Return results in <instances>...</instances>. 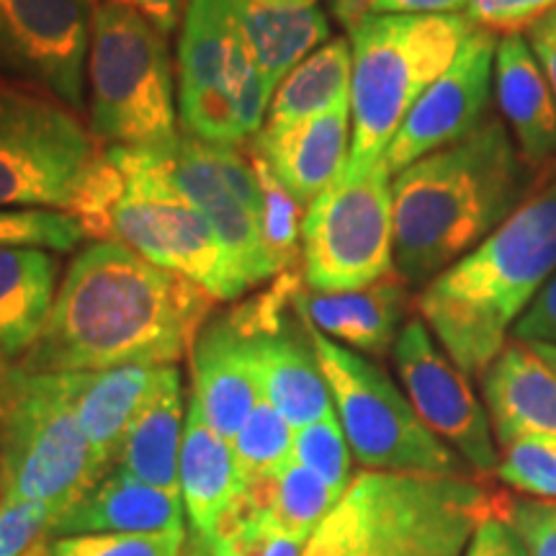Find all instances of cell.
Masks as SVG:
<instances>
[{"label":"cell","mask_w":556,"mask_h":556,"mask_svg":"<svg viewBox=\"0 0 556 556\" xmlns=\"http://www.w3.org/2000/svg\"><path fill=\"white\" fill-rule=\"evenodd\" d=\"M556 9V0H467V16L477 29L505 37L531 34Z\"/></svg>","instance_id":"obj_38"},{"label":"cell","mask_w":556,"mask_h":556,"mask_svg":"<svg viewBox=\"0 0 556 556\" xmlns=\"http://www.w3.org/2000/svg\"><path fill=\"white\" fill-rule=\"evenodd\" d=\"M464 556H528V554L523 544H520V539L510 531V526H507L500 516H490L477 526L475 536H471L469 548Z\"/></svg>","instance_id":"obj_41"},{"label":"cell","mask_w":556,"mask_h":556,"mask_svg":"<svg viewBox=\"0 0 556 556\" xmlns=\"http://www.w3.org/2000/svg\"><path fill=\"white\" fill-rule=\"evenodd\" d=\"M93 0H0V78L83 109Z\"/></svg>","instance_id":"obj_13"},{"label":"cell","mask_w":556,"mask_h":556,"mask_svg":"<svg viewBox=\"0 0 556 556\" xmlns=\"http://www.w3.org/2000/svg\"><path fill=\"white\" fill-rule=\"evenodd\" d=\"M510 497L469 477L361 471L302 556H462Z\"/></svg>","instance_id":"obj_5"},{"label":"cell","mask_w":556,"mask_h":556,"mask_svg":"<svg viewBox=\"0 0 556 556\" xmlns=\"http://www.w3.org/2000/svg\"><path fill=\"white\" fill-rule=\"evenodd\" d=\"M471 31L475 24L464 13H374L348 29L353 131L343 176H361L384 157L409 111Z\"/></svg>","instance_id":"obj_6"},{"label":"cell","mask_w":556,"mask_h":556,"mask_svg":"<svg viewBox=\"0 0 556 556\" xmlns=\"http://www.w3.org/2000/svg\"><path fill=\"white\" fill-rule=\"evenodd\" d=\"M86 240L80 222L60 208H0V248L70 253Z\"/></svg>","instance_id":"obj_34"},{"label":"cell","mask_w":556,"mask_h":556,"mask_svg":"<svg viewBox=\"0 0 556 556\" xmlns=\"http://www.w3.org/2000/svg\"><path fill=\"white\" fill-rule=\"evenodd\" d=\"M531 348L556 371V345H552V343H531Z\"/></svg>","instance_id":"obj_48"},{"label":"cell","mask_w":556,"mask_h":556,"mask_svg":"<svg viewBox=\"0 0 556 556\" xmlns=\"http://www.w3.org/2000/svg\"><path fill=\"white\" fill-rule=\"evenodd\" d=\"M556 274V165L544 184L462 261L422 287L415 304L464 377H482L507 330Z\"/></svg>","instance_id":"obj_3"},{"label":"cell","mask_w":556,"mask_h":556,"mask_svg":"<svg viewBox=\"0 0 556 556\" xmlns=\"http://www.w3.org/2000/svg\"><path fill=\"white\" fill-rule=\"evenodd\" d=\"M50 507L0 505V556H50Z\"/></svg>","instance_id":"obj_37"},{"label":"cell","mask_w":556,"mask_h":556,"mask_svg":"<svg viewBox=\"0 0 556 556\" xmlns=\"http://www.w3.org/2000/svg\"><path fill=\"white\" fill-rule=\"evenodd\" d=\"M5 486V446H3V422H0V503H3Z\"/></svg>","instance_id":"obj_49"},{"label":"cell","mask_w":556,"mask_h":556,"mask_svg":"<svg viewBox=\"0 0 556 556\" xmlns=\"http://www.w3.org/2000/svg\"><path fill=\"white\" fill-rule=\"evenodd\" d=\"M60 261L52 250L0 248V374L37 343L54 294Z\"/></svg>","instance_id":"obj_23"},{"label":"cell","mask_w":556,"mask_h":556,"mask_svg":"<svg viewBox=\"0 0 556 556\" xmlns=\"http://www.w3.org/2000/svg\"><path fill=\"white\" fill-rule=\"evenodd\" d=\"M307 325L319 368L328 381L332 405L353 456L368 471L402 475L467 477V462L458 458L430 430L413 402L371 361Z\"/></svg>","instance_id":"obj_9"},{"label":"cell","mask_w":556,"mask_h":556,"mask_svg":"<svg viewBox=\"0 0 556 556\" xmlns=\"http://www.w3.org/2000/svg\"><path fill=\"white\" fill-rule=\"evenodd\" d=\"M332 11L345 29H353L358 21L374 16V0H332Z\"/></svg>","instance_id":"obj_44"},{"label":"cell","mask_w":556,"mask_h":556,"mask_svg":"<svg viewBox=\"0 0 556 556\" xmlns=\"http://www.w3.org/2000/svg\"><path fill=\"white\" fill-rule=\"evenodd\" d=\"M351 103L287 127H263L250 150L266 160L270 173L299 204L309 206L345 173L351 157Z\"/></svg>","instance_id":"obj_18"},{"label":"cell","mask_w":556,"mask_h":556,"mask_svg":"<svg viewBox=\"0 0 556 556\" xmlns=\"http://www.w3.org/2000/svg\"><path fill=\"white\" fill-rule=\"evenodd\" d=\"M240 0H189L178 41L180 131L225 148H242L235 99L258 73L240 24Z\"/></svg>","instance_id":"obj_12"},{"label":"cell","mask_w":556,"mask_h":556,"mask_svg":"<svg viewBox=\"0 0 556 556\" xmlns=\"http://www.w3.org/2000/svg\"><path fill=\"white\" fill-rule=\"evenodd\" d=\"M516 340H526V343H552L556 345V274L539 296L533 299L513 328Z\"/></svg>","instance_id":"obj_40"},{"label":"cell","mask_w":556,"mask_h":556,"mask_svg":"<svg viewBox=\"0 0 556 556\" xmlns=\"http://www.w3.org/2000/svg\"><path fill=\"white\" fill-rule=\"evenodd\" d=\"M96 152L75 111L0 78V208L67 212Z\"/></svg>","instance_id":"obj_10"},{"label":"cell","mask_w":556,"mask_h":556,"mask_svg":"<svg viewBox=\"0 0 556 556\" xmlns=\"http://www.w3.org/2000/svg\"><path fill=\"white\" fill-rule=\"evenodd\" d=\"M186 531L88 533L50 541V556H184Z\"/></svg>","instance_id":"obj_35"},{"label":"cell","mask_w":556,"mask_h":556,"mask_svg":"<svg viewBox=\"0 0 556 556\" xmlns=\"http://www.w3.org/2000/svg\"><path fill=\"white\" fill-rule=\"evenodd\" d=\"M294 309L312 328L368 356H387L397 343L409 309L407 283L397 270L356 291L317 294L302 287Z\"/></svg>","instance_id":"obj_19"},{"label":"cell","mask_w":556,"mask_h":556,"mask_svg":"<svg viewBox=\"0 0 556 556\" xmlns=\"http://www.w3.org/2000/svg\"><path fill=\"white\" fill-rule=\"evenodd\" d=\"M351 41L343 37L330 39L278 83L263 127H287L332 111L340 103H351Z\"/></svg>","instance_id":"obj_28"},{"label":"cell","mask_w":556,"mask_h":556,"mask_svg":"<svg viewBox=\"0 0 556 556\" xmlns=\"http://www.w3.org/2000/svg\"><path fill=\"white\" fill-rule=\"evenodd\" d=\"M526 170L505 124L486 116L475 135L397 173L394 270L407 287H426L490 238L516 212Z\"/></svg>","instance_id":"obj_2"},{"label":"cell","mask_w":556,"mask_h":556,"mask_svg":"<svg viewBox=\"0 0 556 556\" xmlns=\"http://www.w3.org/2000/svg\"><path fill=\"white\" fill-rule=\"evenodd\" d=\"M229 446H232L240 482L248 486L274 477L289 462L294 451V428L270 402L263 400Z\"/></svg>","instance_id":"obj_32"},{"label":"cell","mask_w":556,"mask_h":556,"mask_svg":"<svg viewBox=\"0 0 556 556\" xmlns=\"http://www.w3.org/2000/svg\"><path fill=\"white\" fill-rule=\"evenodd\" d=\"M531 50H533V54H536L541 70H544L548 88H552L554 101H556V50L554 47L544 45V41H533V39H531Z\"/></svg>","instance_id":"obj_45"},{"label":"cell","mask_w":556,"mask_h":556,"mask_svg":"<svg viewBox=\"0 0 556 556\" xmlns=\"http://www.w3.org/2000/svg\"><path fill=\"white\" fill-rule=\"evenodd\" d=\"M184 387L176 366H160L155 389L131 422L116 467L139 482L180 497Z\"/></svg>","instance_id":"obj_25"},{"label":"cell","mask_w":556,"mask_h":556,"mask_svg":"<svg viewBox=\"0 0 556 556\" xmlns=\"http://www.w3.org/2000/svg\"><path fill=\"white\" fill-rule=\"evenodd\" d=\"M242 497L276 528L302 541H309L315 528L338 505L330 486L294 458H289L274 477L242 486Z\"/></svg>","instance_id":"obj_29"},{"label":"cell","mask_w":556,"mask_h":556,"mask_svg":"<svg viewBox=\"0 0 556 556\" xmlns=\"http://www.w3.org/2000/svg\"><path fill=\"white\" fill-rule=\"evenodd\" d=\"M240 24L250 58L274 96L299 62L330 41V21L317 9H266L253 0H240Z\"/></svg>","instance_id":"obj_27"},{"label":"cell","mask_w":556,"mask_h":556,"mask_svg":"<svg viewBox=\"0 0 556 556\" xmlns=\"http://www.w3.org/2000/svg\"><path fill=\"white\" fill-rule=\"evenodd\" d=\"M503 520L520 539L528 556H556V503L510 500Z\"/></svg>","instance_id":"obj_39"},{"label":"cell","mask_w":556,"mask_h":556,"mask_svg":"<svg viewBox=\"0 0 556 556\" xmlns=\"http://www.w3.org/2000/svg\"><path fill=\"white\" fill-rule=\"evenodd\" d=\"M253 3L266 5V9H283V11H299V9H315L317 0H253Z\"/></svg>","instance_id":"obj_47"},{"label":"cell","mask_w":556,"mask_h":556,"mask_svg":"<svg viewBox=\"0 0 556 556\" xmlns=\"http://www.w3.org/2000/svg\"><path fill=\"white\" fill-rule=\"evenodd\" d=\"M531 39L533 41H544V45L554 47V50H556V9L548 13L544 21H541L536 29L531 31Z\"/></svg>","instance_id":"obj_46"},{"label":"cell","mask_w":556,"mask_h":556,"mask_svg":"<svg viewBox=\"0 0 556 556\" xmlns=\"http://www.w3.org/2000/svg\"><path fill=\"white\" fill-rule=\"evenodd\" d=\"M467 0H374V13H464Z\"/></svg>","instance_id":"obj_43"},{"label":"cell","mask_w":556,"mask_h":556,"mask_svg":"<svg viewBox=\"0 0 556 556\" xmlns=\"http://www.w3.org/2000/svg\"><path fill=\"white\" fill-rule=\"evenodd\" d=\"M88 83L99 148H160L178 137L168 37L129 5L96 3Z\"/></svg>","instance_id":"obj_8"},{"label":"cell","mask_w":556,"mask_h":556,"mask_svg":"<svg viewBox=\"0 0 556 556\" xmlns=\"http://www.w3.org/2000/svg\"><path fill=\"white\" fill-rule=\"evenodd\" d=\"M116 3H124L129 5V9H135L139 16L148 18L160 34L168 37L180 21H184L189 0H116Z\"/></svg>","instance_id":"obj_42"},{"label":"cell","mask_w":556,"mask_h":556,"mask_svg":"<svg viewBox=\"0 0 556 556\" xmlns=\"http://www.w3.org/2000/svg\"><path fill=\"white\" fill-rule=\"evenodd\" d=\"M302 281L304 276L289 270L261 296L232 309L250 338L263 400L287 417L294 430L317 422L336 407L307 325L294 309V294Z\"/></svg>","instance_id":"obj_14"},{"label":"cell","mask_w":556,"mask_h":556,"mask_svg":"<svg viewBox=\"0 0 556 556\" xmlns=\"http://www.w3.org/2000/svg\"><path fill=\"white\" fill-rule=\"evenodd\" d=\"M495 475L513 490L556 500V441L526 438L503 448Z\"/></svg>","instance_id":"obj_36"},{"label":"cell","mask_w":556,"mask_h":556,"mask_svg":"<svg viewBox=\"0 0 556 556\" xmlns=\"http://www.w3.org/2000/svg\"><path fill=\"white\" fill-rule=\"evenodd\" d=\"M248 155L253 160L255 173H258L263 197L258 217L261 238L263 245H266L270 266H274L278 278L281 274L294 270L296 263L302 261V227L304 217H307V206L299 204V201L283 189L281 180L270 173L266 160L255 155L253 150H250Z\"/></svg>","instance_id":"obj_31"},{"label":"cell","mask_w":556,"mask_h":556,"mask_svg":"<svg viewBox=\"0 0 556 556\" xmlns=\"http://www.w3.org/2000/svg\"><path fill=\"white\" fill-rule=\"evenodd\" d=\"M482 394L500 446L526 438L556 441V371L526 340H507L482 374Z\"/></svg>","instance_id":"obj_20"},{"label":"cell","mask_w":556,"mask_h":556,"mask_svg":"<svg viewBox=\"0 0 556 556\" xmlns=\"http://www.w3.org/2000/svg\"><path fill=\"white\" fill-rule=\"evenodd\" d=\"M497 106L516 137L526 168H552L556 101L536 54L523 37L500 39L495 54Z\"/></svg>","instance_id":"obj_22"},{"label":"cell","mask_w":556,"mask_h":556,"mask_svg":"<svg viewBox=\"0 0 556 556\" xmlns=\"http://www.w3.org/2000/svg\"><path fill=\"white\" fill-rule=\"evenodd\" d=\"M291 458L307 467L330 486L338 500L345 495L351 479V446L340 426L336 409L330 415L319 417L317 422L294 430V451Z\"/></svg>","instance_id":"obj_33"},{"label":"cell","mask_w":556,"mask_h":556,"mask_svg":"<svg viewBox=\"0 0 556 556\" xmlns=\"http://www.w3.org/2000/svg\"><path fill=\"white\" fill-rule=\"evenodd\" d=\"M67 214L80 222L86 240L127 245L217 302L248 291L212 222L165 180L152 148H99Z\"/></svg>","instance_id":"obj_4"},{"label":"cell","mask_w":556,"mask_h":556,"mask_svg":"<svg viewBox=\"0 0 556 556\" xmlns=\"http://www.w3.org/2000/svg\"><path fill=\"white\" fill-rule=\"evenodd\" d=\"M178 477L180 497L193 528L191 536L208 539L229 507L238 503L242 482L235 467L232 446L219 433H214L193 397L186 409Z\"/></svg>","instance_id":"obj_24"},{"label":"cell","mask_w":556,"mask_h":556,"mask_svg":"<svg viewBox=\"0 0 556 556\" xmlns=\"http://www.w3.org/2000/svg\"><path fill=\"white\" fill-rule=\"evenodd\" d=\"M304 546L307 541L276 528L263 513L253 510L240 492L217 531L208 539L191 536L184 556H302Z\"/></svg>","instance_id":"obj_30"},{"label":"cell","mask_w":556,"mask_h":556,"mask_svg":"<svg viewBox=\"0 0 556 556\" xmlns=\"http://www.w3.org/2000/svg\"><path fill=\"white\" fill-rule=\"evenodd\" d=\"M199 283L119 242H90L62 276L50 317L18 368L88 374L122 366H176L212 315Z\"/></svg>","instance_id":"obj_1"},{"label":"cell","mask_w":556,"mask_h":556,"mask_svg":"<svg viewBox=\"0 0 556 556\" xmlns=\"http://www.w3.org/2000/svg\"><path fill=\"white\" fill-rule=\"evenodd\" d=\"M78 387L80 374H31L18 366L0 374L5 446L0 505L39 503L60 518L109 475L78 422Z\"/></svg>","instance_id":"obj_7"},{"label":"cell","mask_w":556,"mask_h":556,"mask_svg":"<svg viewBox=\"0 0 556 556\" xmlns=\"http://www.w3.org/2000/svg\"><path fill=\"white\" fill-rule=\"evenodd\" d=\"M184 497L139 482L116 467L78 505L52 520L50 539L184 531Z\"/></svg>","instance_id":"obj_21"},{"label":"cell","mask_w":556,"mask_h":556,"mask_svg":"<svg viewBox=\"0 0 556 556\" xmlns=\"http://www.w3.org/2000/svg\"><path fill=\"white\" fill-rule=\"evenodd\" d=\"M193 392L206 422L227 443L263 402V387L255 368L250 338L235 312L208 317L191 345Z\"/></svg>","instance_id":"obj_17"},{"label":"cell","mask_w":556,"mask_h":556,"mask_svg":"<svg viewBox=\"0 0 556 556\" xmlns=\"http://www.w3.org/2000/svg\"><path fill=\"white\" fill-rule=\"evenodd\" d=\"M497 45L495 34L475 26L451 67L422 93L387 148L381 165L389 176L394 178L407 165L462 142L482 127L492 101Z\"/></svg>","instance_id":"obj_16"},{"label":"cell","mask_w":556,"mask_h":556,"mask_svg":"<svg viewBox=\"0 0 556 556\" xmlns=\"http://www.w3.org/2000/svg\"><path fill=\"white\" fill-rule=\"evenodd\" d=\"M160 366H122L80 374L75 413L90 448L106 471L116 469L124 438L155 389Z\"/></svg>","instance_id":"obj_26"},{"label":"cell","mask_w":556,"mask_h":556,"mask_svg":"<svg viewBox=\"0 0 556 556\" xmlns=\"http://www.w3.org/2000/svg\"><path fill=\"white\" fill-rule=\"evenodd\" d=\"M389 274H394L392 176L379 160L361 176H340L307 206L302 276L309 291L340 294Z\"/></svg>","instance_id":"obj_11"},{"label":"cell","mask_w":556,"mask_h":556,"mask_svg":"<svg viewBox=\"0 0 556 556\" xmlns=\"http://www.w3.org/2000/svg\"><path fill=\"white\" fill-rule=\"evenodd\" d=\"M407 400L438 438L451 443L469 467L482 475L497 471L490 417L471 392L467 377L443 356L422 319H407L392 348Z\"/></svg>","instance_id":"obj_15"}]
</instances>
